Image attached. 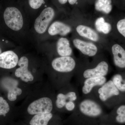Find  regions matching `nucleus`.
I'll return each instance as SVG.
<instances>
[{
	"instance_id": "obj_1",
	"label": "nucleus",
	"mask_w": 125,
	"mask_h": 125,
	"mask_svg": "<svg viewBox=\"0 0 125 125\" xmlns=\"http://www.w3.org/2000/svg\"><path fill=\"white\" fill-rule=\"evenodd\" d=\"M5 23L10 29L15 31L20 30L23 25V19L21 12L15 7H7L4 13Z\"/></svg>"
},
{
	"instance_id": "obj_2",
	"label": "nucleus",
	"mask_w": 125,
	"mask_h": 125,
	"mask_svg": "<svg viewBox=\"0 0 125 125\" xmlns=\"http://www.w3.org/2000/svg\"><path fill=\"white\" fill-rule=\"evenodd\" d=\"M55 14L54 9L51 7H46L42 11L34 22V29L37 33L42 34L46 31Z\"/></svg>"
},
{
	"instance_id": "obj_3",
	"label": "nucleus",
	"mask_w": 125,
	"mask_h": 125,
	"mask_svg": "<svg viewBox=\"0 0 125 125\" xmlns=\"http://www.w3.org/2000/svg\"><path fill=\"white\" fill-rule=\"evenodd\" d=\"M52 108L53 104L51 99L43 97L31 103L27 108V112L30 115H36L51 113Z\"/></svg>"
},
{
	"instance_id": "obj_4",
	"label": "nucleus",
	"mask_w": 125,
	"mask_h": 125,
	"mask_svg": "<svg viewBox=\"0 0 125 125\" xmlns=\"http://www.w3.org/2000/svg\"><path fill=\"white\" fill-rule=\"evenodd\" d=\"M76 63L71 57L61 56L54 59L52 62V66L56 71L62 73L69 72L75 67Z\"/></svg>"
},
{
	"instance_id": "obj_5",
	"label": "nucleus",
	"mask_w": 125,
	"mask_h": 125,
	"mask_svg": "<svg viewBox=\"0 0 125 125\" xmlns=\"http://www.w3.org/2000/svg\"><path fill=\"white\" fill-rule=\"evenodd\" d=\"M18 65L19 67L15 70V76L25 83L33 81L34 77L29 70V60L27 57L23 56L21 57Z\"/></svg>"
},
{
	"instance_id": "obj_6",
	"label": "nucleus",
	"mask_w": 125,
	"mask_h": 125,
	"mask_svg": "<svg viewBox=\"0 0 125 125\" xmlns=\"http://www.w3.org/2000/svg\"><path fill=\"white\" fill-rule=\"evenodd\" d=\"M79 109L83 114L90 116H98L102 112L100 106L90 99H85L82 101L80 104Z\"/></svg>"
},
{
	"instance_id": "obj_7",
	"label": "nucleus",
	"mask_w": 125,
	"mask_h": 125,
	"mask_svg": "<svg viewBox=\"0 0 125 125\" xmlns=\"http://www.w3.org/2000/svg\"><path fill=\"white\" fill-rule=\"evenodd\" d=\"M18 55L14 52L7 51L0 54V67L10 69L16 67L19 61Z\"/></svg>"
},
{
	"instance_id": "obj_8",
	"label": "nucleus",
	"mask_w": 125,
	"mask_h": 125,
	"mask_svg": "<svg viewBox=\"0 0 125 125\" xmlns=\"http://www.w3.org/2000/svg\"><path fill=\"white\" fill-rule=\"evenodd\" d=\"M99 98L101 101L105 102L113 96L120 94V91L114 85L112 80H109L103 84L98 89Z\"/></svg>"
},
{
	"instance_id": "obj_9",
	"label": "nucleus",
	"mask_w": 125,
	"mask_h": 125,
	"mask_svg": "<svg viewBox=\"0 0 125 125\" xmlns=\"http://www.w3.org/2000/svg\"><path fill=\"white\" fill-rule=\"evenodd\" d=\"M74 46L83 54L89 56H93L97 52L96 46L93 43L87 42L80 39H75L73 41Z\"/></svg>"
},
{
	"instance_id": "obj_10",
	"label": "nucleus",
	"mask_w": 125,
	"mask_h": 125,
	"mask_svg": "<svg viewBox=\"0 0 125 125\" xmlns=\"http://www.w3.org/2000/svg\"><path fill=\"white\" fill-rule=\"evenodd\" d=\"M108 71V65L107 62L102 61L99 62L95 68L87 69L84 71L83 76L85 78L98 76H105Z\"/></svg>"
},
{
	"instance_id": "obj_11",
	"label": "nucleus",
	"mask_w": 125,
	"mask_h": 125,
	"mask_svg": "<svg viewBox=\"0 0 125 125\" xmlns=\"http://www.w3.org/2000/svg\"><path fill=\"white\" fill-rule=\"evenodd\" d=\"M71 31V27L62 22H54L49 27L48 33L51 36L59 35L65 36L69 33Z\"/></svg>"
},
{
	"instance_id": "obj_12",
	"label": "nucleus",
	"mask_w": 125,
	"mask_h": 125,
	"mask_svg": "<svg viewBox=\"0 0 125 125\" xmlns=\"http://www.w3.org/2000/svg\"><path fill=\"white\" fill-rule=\"evenodd\" d=\"M105 76H98L87 78L84 83L82 92L84 94H89L94 87L103 85L106 82Z\"/></svg>"
},
{
	"instance_id": "obj_13",
	"label": "nucleus",
	"mask_w": 125,
	"mask_h": 125,
	"mask_svg": "<svg viewBox=\"0 0 125 125\" xmlns=\"http://www.w3.org/2000/svg\"><path fill=\"white\" fill-rule=\"evenodd\" d=\"M114 64L120 68H125V50L120 45L115 44L112 48Z\"/></svg>"
},
{
	"instance_id": "obj_14",
	"label": "nucleus",
	"mask_w": 125,
	"mask_h": 125,
	"mask_svg": "<svg viewBox=\"0 0 125 125\" xmlns=\"http://www.w3.org/2000/svg\"><path fill=\"white\" fill-rule=\"evenodd\" d=\"M57 50L61 56H69L72 52L69 41L64 38H61L58 40L57 44Z\"/></svg>"
},
{
	"instance_id": "obj_15",
	"label": "nucleus",
	"mask_w": 125,
	"mask_h": 125,
	"mask_svg": "<svg viewBox=\"0 0 125 125\" xmlns=\"http://www.w3.org/2000/svg\"><path fill=\"white\" fill-rule=\"evenodd\" d=\"M78 33L82 37L97 42L99 40L98 34L91 28L83 25H78L76 28Z\"/></svg>"
},
{
	"instance_id": "obj_16",
	"label": "nucleus",
	"mask_w": 125,
	"mask_h": 125,
	"mask_svg": "<svg viewBox=\"0 0 125 125\" xmlns=\"http://www.w3.org/2000/svg\"><path fill=\"white\" fill-rule=\"evenodd\" d=\"M52 117L51 113L36 114L30 122V125H47Z\"/></svg>"
},
{
	"instance_id": "obj_17",
	"label": "nucleus",
	"mask_w": 125,
	"mask_h": 125,
	"mask_svg": "<svg viewBox=\"0 0 125 125\" xmlns=\"http://www.w3.org/2000/svg\"><path fill=\"white\" fill-rule=\"evenodd\" d=\"M111 3V0H97L95 2V9L98 11L109 14L112 9Z\"/></svg>"
},
{
	"instance_id": "obj_18",
	"label": "nucleus",
	"mask_w": 125,
	"mask_h": 125,
	"mask_svg": "<svg viewBox=\"0 0 125 125\" xmlns=\"http://www.w3.org/2000/svg\"><path fill=\"white\" fill-rule=\"evenodd\" d=\"M95 27L98 31L105 34L109 33L112 29L111 25L105 22L104 18L102 17L97 19L95 22Z\"/></svg>"
},
{
	"instance_id": "obj_19",
	"label": "nucleus",
	"mask_w": 125,
	"mask_h": 125,
	"mask_svg": "<svg viewBox=\"0 0 125 125\" xmlns=\"http://www.w3.org/2000/svg\"><path fill=\"white\" fill-rule=\"evenodd\" d=\"M8 89L7 98L9 101H15L17 98V96L21 95L22 91L20 88L15 85L12 87H9Z\"/></svg>"
},
{
	"instance_id": "obj_20",
	"label": "nucleus",
	"mask_w": 125,
	"mask_h": 125,
	"mask_svg": "<svg viewBox=\"0 0 125 125\" xmlns=\"http://www.w3.org/2000/svg\"><path fill=\"white\" fill-rule=\"evenodd\" d=\"M112 81L120 92H125V81L123 80L122 76L120 74L115 75Z\"/></svg>"
},
{
	"instance_id": "obj_21",
	"label": "nucleus",
	"mask_w": 125,
	"mask_h": 125,
	"mask_svg": "<svg viewBox=\"0 0 125 125\" xmlns=\"http://www.w3.org/2000/svg\"><path fill=\"white\" fill-rule=\"evenodd\" d=\"M67 100H69V98L67 94L62 93L58 94L57 96L56 102L57 107L58 108H62L65 105Z\"/></svg>"
},
{
	"instance_id": "obj_22",
	"label": "nucleus",
	"mask_w": 125,
	"mask_h": 125,
	"mask_svg": "<svg viewBox=\"0 0 125 125\" xmlns=\"http://www.w3.org/2000/svg\"><path fill=\"white\" fill-rule=\"evenodd\" d=\"M10 110V106L7 101L0 97V115L5 116Z\"/></svg>"
},
{
	"instance_id": "obj_23",
	"label": "nucleus",
	"mask_w": 125,
	"mask_h": 125,
	"mask_svg": "<svg viewBox=\"0 0 125 125\" xmlns=\"http://www.w3.org/2000/svg\"><path fill=\"white\" fill-rule=\"evenodd\" d=\"M116 112L118 114L116 117L117 121L120 123H125V105L120 106L117 108Z\"/></svg>"
},
{
	"instance_id": "obj_24",
	"label": "nucleus",
	"mask_w": 125,
	"mask_h": 125,
	"mask_svg": "<svg viewBox=\"0 0 125 125\" xmlns=\"http://www.w3.org/2000/svg\"><path fill=\"white\" fill-rule=\"evenodd\" d=\"M118 32L125 37V19L119 21L117 24Z\"/></svg>"
},
{
	"instance_id": "obj_25",
	"label": "nucleus",
	"mask_w": 125,
	"mask_h": 125,
	"mask_svg": "<svg viewBox=\"0 0 125 125\" xmlns=\"http://www.w3.org/2000/svg\"><path fill=\"white\" fill-rule=\"evenodd\" d=\"M44 1V0H29V3L32 9H37L41 7Z\"/></svg>"
},
{
	"instance_id": "obj_26",
	"label": "nucleus",
	"mask_w": 125,
	"mask_h": 125,
	"mask_svg": "<svg viewBox=\"0 0 125 125\" xmlns=\"http://www.w3.org/2000/svg\"><path fill=\"white\" fill-rule=\"evenodd\" d=\"M65 106L67 110L70 111L74 109L75 104L72 101H69L66 102Z\"/></svg>"
},
{
	"instance_id": "obj_27",
	"label": "nucleus",
	"mask_w": 125,
	"mask_h": 125,
	"mask_svg": "<svg viewBox=\"0 0 125 125\" xmlns=\"http://www.w3.org/2000/svg\"><path fill=\"white\" fill-rule=\"evenodd\" d=\"M77 0H68V1L70 4L73 5L76 3Z\"/></svg>"
},
{
	"instance_id": "obj_28",
	"label": "nucleus",
	"mask_w": 125,
	"mask_h": 125,
	"mask_svg": "<svg viewBox=\"0 0 125 125\" xmlns=\"http://www.w3.org/2000/svg\"><path fill=\"white\" fill-rule=\"evenodd\" d=\"M59 2L62 4H64L67 2L68 0H58Z\"/></svg>"
},
{
	"instance_id": "obj_29",
	"label": "nucleus",
	"mask_w": 125,
	"mask_h": 125,
	"mask_svg": "<svg viewBox=\"0 0 125 125\" xmlns=\"http://www.w3.org/2000/svg\"><path fill=\"white\" fill-rule=\"evenodd\" d=\"M2 53V51H1V49L0 48V54Z\"/></svg>"
}]
</instances>
